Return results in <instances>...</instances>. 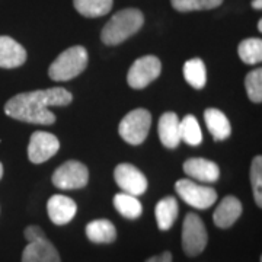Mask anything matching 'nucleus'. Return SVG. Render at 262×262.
Segmentation results:
<instances>
[{"mask_svg":"<svg viewBox=\"0 0 262 262\" xmlns=\"http://www.w3.org/2000/svg\"><path fill=\"white\" fill-rule=\"evenodd\" d=\"M47 211L50 220L57 226H64L75 219L77 213V204L70 196L57 194L47 203Z\"/></svg>","mask_w":262,"mask_h":262,"instance_id":"11","label":"nucleus"},{"mask_svg":"<svg viewBox=\"0 0 262 262\" xmlns=\"http://www.w3.org/2000/svg\"><path fill=\"white\" fill-rule=\"evenodd\" d=\"M208 242L206 225L194 213H188L182 225V249L188 256H196L206 249Z\"/></svg>","mask_w":262,"mask_h":262,"instance_id":"5","label":"nucleus"},{"mask_svg":"<svg viewBox=\"0 0 262 262\" xmlns=\"http://www.w3.org/2000/svg\"><path fill=\"white\" fill-rule=\"evenodd\" d=\"M151 114L144 108H137L128 113L120 122L118 133L121 139L131 146H139L149 136Z\"/></svg>","mask_w":262,"mask_h":262,"instance_id":"4","label":"nucleus"},{"mask_svg":"<svg viewBox=\"0 0 262 262\" xmlns=\"http://www.w3.org/2000/svg\"><path fill=\"white\" fill-rule=\"evenodd\" d=\"M146 262H172V253L170 252H163L156 256H151Z\"/></svg>","mask_w":262,"mask_h":262,"instance_id":"29","label":"nucleus"},{"mask_svg":"<svg viewBox=\"0 0 262 262\" xmlns=\"http://www.w3.org/2000/svg\"><path fill=\"white\" fill-rule=\"evenodd\" d=\"M204 121H206L210 134L213 136L215 141H223L230 137L232 125H230V121L227 120V117L220 110H215V108L206 110Z\"/></svg>","mask_w":262,"mask_h":262,"instance_id":"17","label":"nucleus"},{"mask_svg":"<svg viewBox=\"0 0 262 262\" xmlns=\"http://www.w3.org/2000/svg\"><path fill=\"white\" fill-rule=\"evenodd\" d=\"M184 172L189 178L196 179L200 182H217L220 178V168L217 163L203 158H191L184 162Z\"/></svg>","mask_w":262,"mask_h":262,"instance_id":"12","label":"nucleus"},{"mask_svg":"<svg viewBox=\"0 0 262 262\" xmlns=\"http://www.w3.org/2000/svg\"><path fill=\"white\" fill-rule=\"evenodd\" d=\"M175 191L188 206L206 210L217 201V191L211 187L200 185L189 179H179L175 184Z\"/></svg>","mask_w":262,"mask_h":262,"instance_id":"6","label":"nucleus"},{"mask_svg":"<svg viewBox=\"0 0 262 262\" xmlns=\"http://www.w3.org/2000/svg\"><path fill=\"white\" fill-rule=\"evenodd\" d=\"M86 236L94 244H113L117 239V229L113 222L106 219H98L88 223Z\"/></svg>","mask_w":262,"mask_h":262,"instance_id":"18","label":"nucleus"},{"mask_svg":"<svg viewBox=\"0 0 262 262\" xmlns=\"http://www.w3.org/2000/svg\"><path fill=\"white\" fill-rule=\"evenodd\" d=\"M252 8L253 9H261L262 8V0H253L252 2Z\"/></svg>","mask_w":262,"mask_h":262,"instance_id":"30","label":"nucleus"},{"mask_svg":"<svg viewBox=\"0 0 262 262\" xmlns=\"http://www.w3.org/2000/svg\"><path fill=\"white\" fill-rule=\"evenodd\" d=\"M60 149V141L54 134L47 131H35L31 136L28 158L32 163H44L51 159Z\"/></svg>","mask_w":262,"mask_h":262,"instance_id":"10","label":"nucleus"},{"mask_svg":"<svg viewBox=\"0 0 262 262\" xmlns=\"http://www.w3.org/2000/svg\"><path fill=\"white\" fill-rule=\"evenodd\" d=\"M51 181L58 189H80L89 182V170L82 162L67 160L56 169Z\"/></svg>","mask_w":262,"mask_h":262,"instance_id":"7","label":"nucleus"},{"mask_svg":"<svg viewBox=\"0 0 262 262\" xmlns=\"http://www.w3.org/2000/svg\"><path fill=\"white\" fill-rule=\"evenodd\" d=\"M162 72V63L156 56H144L137 58L127 73V83L133 89H144L156 80Z\"/></svg>","mask_w":262,"mask_h":262,"instance_id":"8","label":"nucleus"},{"mask_svg":"<svg viewBox=\"0 0 262 262\" xmlns=\"http://www.w3.org/2000/svg\"><path fill=\"white\" fill-rule=\"evenodd\" d=\"M73 96L64 88H50L19 94L5 105L8 117L28 124L51 125L56 122V115L48 111V106H66L72 103Z\"/></svg>","mask_w":262,"mask_h":262,"instance_id":"1","label":"nucleus"},{"mask_svg":"<svg viewBox=\"0 0 262 262\" xmlns=\"http://www.w3.org/2000/svg\"><path fill=\"white\" fill-rule=\"evenodd\" d=\"M144 24V16L139 9L128 8L117 12L101 32L105 46H118L125 39L137 34Z\"/></svg>","mask_w":262,"mask_h":262,"instance_id":"2","label":"nucleus"},{"mask_svg":"<svg viewBox=\"0 0 262 262\" xmlns=\"http://www.w3.org/2000/svg\"><path fill=\"white\" fill-rule=\"evenodd\" d=\"M258 31H262V19H259V22H258Z\"/></svg>","mask_w":262,"mask_h":262,"instance_id":"32","label":"nucleus"},{"mask_svg":"<svg viewBox=\"0 0 262 262\" xmlns=\"http://www.w3.org/2000/svg\"><path fill=\"white\" fill-rule=\"evenodd\" d=\"M172 8L178 12H194V10H210L219 8L223 0H170Z\"/></svg>","mask_w":262,"mask_h":262,"instance_id":"25","label":"nucleus"},{"mask_svg":"<svg viewBox=\"0 0 262 262\" xmlns=\"http://www.w3.org/2000/svg\"><path fill=\"white\" fill-rule=\"evenodd\" d=\"M44 237H46V234L39 226H28L25 229V239L28 241V244L39 241V239H44Z\"/></svg>","mask_w":262,"mask_h":262,"instance_id":"28","label":"nucleus"},{"mask_svg":"<svg viewBox=\"0 0 262 262\" xmlns=\"http://www.w3.org/2000/svg\"><path fill=\"white\" fill-rule=\"evenodd\" d=\"M178 201L173 196H165L156 204L155 215L160 230H169L178 217Z\"/></svg>","mask_w":262,"mask_h":262,"instance_id":"19","label":"nucleus"},{"mask_svg":"<svg viewBox=\"0 0 262 262\" xmlns=\"http://www.w3.org/2000/svg\"><path fill=\"white\" fill-rule=\"evenodd\" d=\"M237 54L245 64H256L262 60L261 38H248L241 41L237 47Z\"/></svg>","mask_w":262,"mask_h":262,"instance_id":"24","label":"nucleus"},{"mask_svg":"<svg viewBox=\"0 0 262 262\" xmlns=\"http://www.w3.org/2000/svg\"><path fill=\"white\" fill-rule=\"evenodd\" d=\"M27 61V50L16 42L13 38L0 37V67L16 69Z\"/></svg>","mask_w":262,"mask_h":262,"instance_id":"15","label":"nucleus"},{"mask_svg":"<svg viewBox=\"0 0 262 262\" xmlns=\"http://www.w3.org/2000/svg\"><path fill=\"white\" fill-rule=\"evenodd\" d=\"M179 136L189 146H198L203 141L201 127L194 115H185L182 121H179Z\"/></svg>","mask_w":262,"mask_h":262,"instance_id":"23","label":"nucleus"},{"mask_svg":"<svg viewBox=\"0 0 262 262\" xmlns=\"http://www.w3.org/2000/svg\"><path fill=\"white\" fill-rule=\"evenodd\" d=\"M245 88H246V94L252 102H262V69L258 67L248 73L245 79Z\"/></svg>","mask_w":262,"mask_h":262,"instance_id":"26","label":"nucleus"},{"mask_svg":"<svg viewBox=\"0 0 262 262\" xmlns=\"http://www.w3.org/2000/svg\"><path fill=\"white\" fill-rule=\"evenodd\" d=\"M242 203L233 195H227L222 200V203L217 206L214 214H213V222L217 227L220 229H227L233 226L237 219L242 215Z\"/></svg>","mask_w":262,"mask_h":262,"instance_id":"14","label":"nucleus"},{"mask_svg":"<svg viewBox=\"0 0 262 262\" xmlns=\"http://www.w3.org/2000/svg\"><path fill=\"white\" fill-rule=\"evenodd\" d=\"M89 57L86 48L75 46L64 50L48 69V76L54 82H67L79 76L88 66Z\"/></svg>","mask_w":262,"mask_h":262,"instance_id":"3","label":"nucleus"},{"mask_svg":"<svg viewBox=\"0 0 262 262\" xmlns=\"http://www.w3.org/2000/svg\"><path fill=\"white\" fill-rule=\"evenodd\" d=\"M251 185L256 206L262 207V158L255 156L251 165Z\"/></svg>","mask_w":262,"mask_h":262,"instance_id":"27","label":"nucleus"},{"mask_svg":"<svg viewBox=\"0 0 262 262\" xmlns=\"http://www.w3.org/2000/svg\"><path fill=\"white\" fill-rule=\"evenodd\" d=\"M22 262H61L56 246L47 237L29 242L22 252Z\"/></svg>","mask_w":262,"mask_h":262,"instance_id":"13","label":"nucleus"},{"mask_svg":"<svg viewBox=\"0 0 262 262\" xmlns=\"http://www.w3.org/2000/svg\"><path fill=\"white\" fill-rule=\"evenodd\" d=\"M76 10L86 18H99L113 9L114 0H73Z\"/></svg>","mask_w":262,"mask_h":262,"instance_id":"20","label":"nucleus"},{"mask_svg":"<svg viewBox=\"0 0 262 262\" xmlns=\"http://www.w3.org/2000/svg\"><path fill=\"white\" fill-rule=\"evenodd\" d=\"M114 207L122 217L130 219V220L139 219L143 213V206L139 201V198L130 195V194H125V192L117 194L114 196Z\"/></svg>","mask_w":262,"mask_h":262,"instance_id":"22","label":"nucleus"},{"mask_svg":"<svg viewBox=\"0 0 262 262\" xmlns=\"http://www.w3.org/2000/svg\"><path fill=\"white\" fill-rule=\"evenodd\" d=\"M158 133L162 144L168 149H177L181 143L179 118L175 113H165L159 120Z\"/></svg>","mask_w":262,"mask_h":262,"instance_id":"16","label":"nucleus"},{"mask_svg":"<svg viewBox=\"0 0 262 262\" xmlns=\"http://www.w3.org/2000/svg\"><path fill=\"white\" fill-rule=\"evenodd\" d=\"M3 177V165H2V162H0V179Z\"/></svg>","mask_w":262,"mask_h":262,"instance_id":"31","label":"nucleus"},{"mask_svg":"<svg viewBox=\"0 0 262 262\" xmlns=\"http://www.w3.org/2000/svg\"><path fill=\"white\" fill-rule=\"evenodd\" d=\"M114 178H115L117 185L121 188L125 194L134 196L143 195L149 187V182L144 177V173L130 163H120L114 170Z\"/></svg>","mask_w":262,"mask_h":262,"instance_id":"9","label":"nucleus"},{"mask_svg":"<svg viewBox=\"0 0 262 262\" xmlns=\"http://www.w3.org/2000/svg\"><path fill=\"white\" fill-rule=\"evenodd\" d=\"M184 77L194 89H203L207 83V69L201 58H191L184 64Z\"/></svg>","mask_w":262,"mask_h":262,"instance_id":"21","label":"nucleus"}]
</instances>
